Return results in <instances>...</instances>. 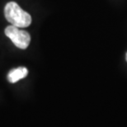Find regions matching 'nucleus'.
Returning <instances> with one entry per match:
<instances>
[{"label":"nucleus","mask_w":127,"mask_h":127,"mask_svg":"<svg viewBox=\"0 0 127 127\" xmlns=\"http://www.w3.org/2000/svg\"><path fill=\"white\" fill-rule=\"evenodd\" d=\"M4 16L12 26L17 27H27L32 23V17L24 11L17 2H9L4 7Z\"/></svg>","instance_id":"obj_1"},{"label":"nucleus","mask_w":127,"mask_h":127,"mask_svg":"<svg viewBox=\"0 0 127 127\" xmlns=\"http://www.w3.org/2000/svg\"><path fill=\"white\" fill-rule=\"evenodd\" d=\"M5 35L10 38L13 44L20 49H27L31 41V35L27 32L15 26H8L5 29Z\"/></svg>","instance_id":"obj_2"},{"label":"nucleus","mask_w":127,"mask_h":127,"mask_svg":"<svg viewBox=\"0 0 127 127\" xmlns=\"http://www.w3.org/2000/svg\"><path fill=\"white\" fill-rule=\"evenodd\" d=\"M28 74V70L25 67H19L14 69H12L7 74V79L10 83H17L20 79H22L27 77Z\"/></svg>","instance_id":"obj_3"},{"label":"nucleus","mask_w":127,"mask_h":127,"mask_svg":"<svg viewBox=\"0 0 127 127\" xmlns=\"http://www.w3.org/2000/svg\"><path fill=\"white\" fill-rule=\"evenodd\" d=\"M126 60H127V54H126Z\"/></svg>","instance_id":"obj_4"}]
</instances>
